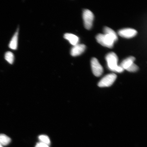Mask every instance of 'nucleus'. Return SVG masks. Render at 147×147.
Returning a JSON list of instances; mask_svg holds the SVG:
<instances>
[{"mask_svg": "<svg viewBox=\"0 0 147 147\" xmlns=\"http://www.w3.org/2000/svg\"><path fill=\"white\" fill-rule=\"evenodd\" d=\"M97 42L104 47L112 48L115 42L114 38L111 36L106 34H99L96 36Z\"/></svg>", "mask_w": 147, "mask_h": 147, "instance_id": "1", "label": "nucleus"}, {"mask_svg": "<svg viewBox=\"0 0 147 147\" xmlns=\"http://www.w3.org/2000/svg\"><path fill=\"white\" fill-rule=\"evenodd\" d=\"M106 59L108 69L110 70L115 71L118 66L117 65L118 59L117 55L113 52L109 53L107 55Z\"/></svg>", "mask_w": 147, "mask_h": 147, "instance_id": "2", "label": "nucleus"}, {"mask_svg": "<svg viewBox=\"0 0 147 147\" xmlns=\"http://www.w3.org/2000/svg\"><path fill=\"white\" fill-rule=\"evenodd\" d=\"M94 16L91 11L86 9L83 13V19L85 28L87 29H90L92 26Z\"/></svg>", "mask_w": 147, "mask_h": 147, "instance_id": "3", "label": "nucleus"}, {"mask_svg": "<svg viewBox=\"0 0 147 147\" xmlns=\"http://www.w3.org/2000/svg\"><path fill=\"white\" fill-rule=\"evenodd\" d=\"M117 78V75L115 74L107 75L99 82L98 86L100 87H110L114 82Z\"/></svg>", "mask_w": 147, "mask_h": 147, "instance_id": "4", "label": "nucleus"}, {"mask_svg": "<svg viewBox=\"0 0 147 147\" xmlns=\"http://www.w3.org/2000/svg\"><path fill=\"white\" fill-rule=\"evenodd\" d=\"M91 62V69L93 74L96 77L101 76L103 72V69L98 60L96 58H93Z\"/></svg>", "mask_w": 147, "mask_h": 147, "instance_id": "5", "label": "nucleus"}, {"mask_svg": "<svg viewBox=\"0 0 147 147\" xmlns=\"http://www.w3.org/2000/svg\"><path fill=\"white\" fill-rule=\"evenodd\" d=\"M137 33V31L135 29L129 28L121 29L118 32L119 36L123 38H128L134 37Z\"/></svg>", "mask_w": 147, "mask_h": 147, "instance_id": "6", "label": "nucleus"}, {"mask_svg": "<svg viewBox=\"0 0 147 147\" xmlns=\"http://www.w3.org/2000/svg\"><path fill=\"white\" fill-rule=\"evenodd\" d=\"M86 48V46L83 44H78L74 46L71 51V54L73 57L78 56L84 52Z\"/></svg>", "mask_w": 147, "mask_h": 147, "instance_id": "7", "label": "nucleus"}, {"mask_svg": "<svg viewBox=\"0 0 147 147\" xmlns=\"http://www.w3.org/2000/svg\"><path fill=\"white\" fill-rule=\"evenodd\" d=\"M64 37L65 39L68 40L71 45L73 46L78 44L79 38L78 36L74 34L69 33H66L64 34Z\"/></svg>", "mask_w": 147, "mask_h": 147, "instance_id": "8", "label": "nucleus"}, {"mask_svg": "<svg viewBox=\"0 0 147 147\" xmlns=\"http://www.w3.org/2000/svg\"><path fill=\"white\" fill-rule=\"evenodd\" d=\"M135 60V58L133 56L129 57L123 61L119 65L122 67L124 70H126L134 63V61Z\"/></svg>", "mask_w": 147, "mask_h": 147, "instance_id": "9", "label": "nucleus"}, {"mask_svg": "<svg viewBox=\"0 0 147 147\" xmlns=\"http://www.w3.org/2000/svg\"><path fill=\"white\" fill-rule=\"evenodd\" d=\"M18 30L14 34L13 36L11 39L9 43V47L13 50H16L17 49L18 45Z\"/></svg>", "mask_w": 147, "mask_h": 147, "instance_id": "10", "label": "nucleus"}, {"mask_svg": "<svg viewBox=\"0 0 147 147\" xmlns=\"http://www.w3.org/2000/svg\"><path fill=\"white\" fill-rule=\"evenodd\" d=\"M104 32L105 34H107L113 37L115 40V42L117 40V36L116 33L113 29L109 27H106L104 29Z\"/></svg>", "mask_w": 147, "mask_h": 147, "instance_id": "11", "label": "nucleus"}, {"mask_svg": "<svg viewBox=\"0 0 147 147\" xmlns=\"http://www.w3.org/2000/svg\"><path fill=\"white\" fill-rule=\"evenodd\" d=\"M10 138L5 134H0V144L1 146H7L11 142Z\"/></svg>", "mask_w": 147, "mask_h": 147, "instance_id": "12", "label": "nucleus"}, {"mask_svg": "<svg viewBox=\"0 0 147 147\" xmlns=\"http://www.w3.org/2000/svg\"><path fill=\"white\" fill-rule=\"evenodd\" d=\"M5 58L9 63H13L14 59V55L13 53L11 51H7L5 53Z\"/></svg>", "mask_w": 147, "mask_h": 147, "instance_id": "13", "label": "nucleus"}, {"mask_svg": "<svg viewBox=\"0 0 147 147\" xmlns=\"http://www.w3.org/2000/svg\"><path fill=\"white\" fill-rule=\"evenodd\" d=\"M40 142L49 145L51 144L50 139L48 136L45 135H41L38 137Z\"/></svg>", "mask_w": 147, "mask_h": 147, "instance_id": "14", "label": "nucleus"}, {"mask_svg": "<svg viewBox=\"0 0 147 147\" xmlns=\"http://www.w3.org/2000/svg\"><path fill=\"white\" fill-rule=\"evenodd\" d=\"M139 69V67L137 65L134 63L126 69V70L131 72H136Z\"/></svg>", "mask_w": 147, "mask_h": 147, "instance_id": "15", "label": "nucleus"}, {"mask_svg": "<svg viewBox=\"0 0 147 147\" xmlns=\"http://www.w3.org/2000/svg\"><path fill=\"white\" fill-rule=\"evenodd\" d=\"M35 147H50L49 145L45 144L41 142H38L37 143Z\"/></svg>", "mask_w": 147, "mask_h": 147, "instance_id": "16", "label": "nucleus"}]
</instances>
